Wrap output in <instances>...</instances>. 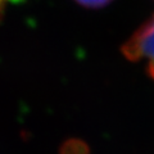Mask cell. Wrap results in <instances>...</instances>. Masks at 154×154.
Here are the masks:
<instances>
[{"instance_id": "1", "label": "cell", "mask_w": 154, "mask_h": 154, "mask_svg": "<svg viewBox=\"0 0 154 154\" xmlns=\"http://www.w3.org/2000/svg\"><path fill=\"white\" fill-rule=\"evenodd\" d=\"M122 53L130 60H145L148 73L154 80V16L125 42Z\"/></svg>"}, {"instance_id": "2", "label": "cell", "mask_w": 154, "mask_h": 154, "mask_svg": "<svg viewBox=\"0 0 154 154\" xmlns=\"http://www.w3.org/2000/svg\"><path fill=\"white\" fill-rule=\"evenodd\" d=\"M76 2L88 8H100V7L107 5L112 0H76Z\"/></svg>"}, {"instance_id": "3", "label": "cell", "mask_w": 154, "mask_h": 154, "mask_svg": "<svg viewBox=\"0 0 154 154\" xmlns=\"http://www.w3.org/2000/svg\"><path fill=\"white\" fill-rule=\"evenodd\" d=\"M11 2H13V0H0V18H2L3 13L7 9V7L11 4Z\"/></svg>"}]
</instances>
